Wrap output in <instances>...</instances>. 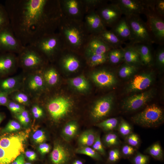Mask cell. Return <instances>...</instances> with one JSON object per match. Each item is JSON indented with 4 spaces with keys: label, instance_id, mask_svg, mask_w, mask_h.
<instances>
[{
    "label": "cell",
    "instance_id": "6da1fadb",
    "mask_svg": "<svg viewBox=\"0 0 164 164\" xmlns=\"http://www.w3.org/2000/svg\"><path fill=\"white\" fill-rule=\"evenodd\" d=\"M10 24L24 46L56 32L62 16L59 0H7Z\"/></svg>",
    "mask_w": 164,
    "mask_h": 164
},
{
    "label": "cell",
    "instance_id": "7a4b0ae2",
    "mask_svg": "<svg viewBox=\"0 0 164 164\" xmlns=\"http://www.w3.org/2000/svg\"><path fill=\"white\" fill-rule=\"evenodd\" d=\"M57 30L65 49L82 54L91 36L83 21L70 19L62 15Z\"/></svg>",
    "mask_w": 164,
    "mask_h": 164
},
{
    "label": "cell",
    "instance_id": "3957f363",
    "mask_svg": "<svg viewBox=\"0 0 164 164\" xmlns=\"http://www.w3.org/2000/svg\"><path fill=\"white\" fill-rule=\"evenodd\" d=\"M46 59L53 60L65 49L57 32L45 36L33 44Z\"/></svg>",
    "mask_w": 164,
    "mask_h": 164
},
{
    "label": "cell",
    "instance_id": "277c9868",
    "mask_svg": "<svg viewBox=\"0 0 164 164\" xmlns=\"http://www.w3.org/2000/svg\"><path fill=\"white\" fill-rule=\"evenodd\" d=\"M18 66L26 70H41L46 65V59L33 45L24 46L17 56Z\"/></svg>",
    "mask_w": 164,
    "mask_h": 164
},
{
    "label": "cell",
    "instance_id": "5b68a950",
    "mask_svg": "<svg viewBox=\"0 0 164 164\" xmlns=\"http://www.w3.org/2000/svg\"><path fill=\"white\" fill-rule=\"evenodd\" d=\"M132 120L136 124L144 127H156L164 122L163 111L156 104H152L134 116Z\"/></svg>",
    "mask_w": 164,
    "mask_h": 164
},
{
    "label": "cell",
    "instance_id": "8992f818",
    "mask_svg": "<svg viewBox=\"0 0 164 164\" xmlns=\"http://www.w3.org/2000/svg\"><path fill=\"white\" fill-rule=\"evenodd\" d=\"M126 18L131 31V44L151 45L155 43L146 23L139 16Z\"/></svg>",
    "mask_w": 164,
    "mask_h": 164
},
{
    "label": "cell",
    "instance_id": "52a82bcc",
    "mask_svg": "<svg viewBox=\"0 0 164 164\" xmlns=\"http://www.w3.org/2000/svg\"><path fill=\"white\" fill-rule=\"evenodd\" d=\"M24 46L15 36L10 24L0 29V53L19 54Z\"/></svg>",
    "mask_w": 164,
    "mask_h": 164
},
{
    "label": "cell",
    "instance_id": "ba28073f",
    "mask_svg": "<svg viewBox=\"0 0 164 164\" xmlns=\"http://www.w3.org/2000/svg\"><path fill=\"white\" fill-rule=\"evenodd\" d=\"M144 13L147 18L146 23L155 42L162 44L164 41L163 18L156 14L148 5Z\"/></svg>",
    "mask_w": 164,
    "mask_h": 164
},
{
    "label": "cell",
    "instance_id": "9c48e42d",
    "mask_svg": "<svg viewBox=\"0 0 164 164\" xmlns=\"http://www.w3.org/2000/svg\"><path fill=\"white\" fill-rule=\"evenodd\" d=\"M72 103L68 98L58 96L51 99L48 102L46 108L52 118L55 121L64 117L70 111Z\"/></svg>",
    "mask_w": 164,
    "mask_h": 164
},
{
    "label": "cell",
    "instance_id": "30bf717a",
    "mask_svg": "<svg viewBox=\"0 0 164 164\" xmlns=\"http://www.w3.org/2000/svg\"><path fill=\"white\" fill-rule=\"evenodd\" d=\"M62 15L68 19L83 21L86 14L83 0H59Z\"/></svg>",
    "mask_w": 164,
    "mask_h": 164
},
{
    "label": "cell",
    "instance_id": "8fae6325",
    "mask_svg": "<svg viewBox=\"0 0 164 164\" xmlns=\"http://www.w3.org/2000/svg\"><path fill=\"white\" fill-rule=\"evenodd\" d=\"M96 11L106 28L113 27L122 15L118 6L112 2L103 4Z\"/></svg>",
    "mask_w": 164,
    "mask_h": 164
},
{
    "label": "cell",
    "instance_id": "7c38bea8",
    "mask_svg": "<svg viewBox=\"0 0 164 164\" xmlns=\"http://www.w3.org/2000/svg\"><path fill=\"white\" fill-rule=\"evenodd\" d=\"M116 4L126 18L144 14L147 7L146 0H116L110 1Z\"/></svg>",
    "mask_w": 164,
    "mask_h": 164
},
{
    "label": "cell",
    "instance_id": "4fadbf2b",
    "mask_svg": "<svg viewBox=\"0 0 164 164\" xmlns=\"http://www.w3.org/2000/svg\"><path fill=\"white\" fill-rule=\"evenodd\" d=\"M155 91L152 89L138 94L133 95L125 99L122 109L126 111L137 110L145 106L154 96Z\"/></svg>",
    "mask_w": 164,
    "mask_h": 164
},
{
    "label": "cell",
    "instance_id": "5bb4252c",
    "mask_svg": "<svg viewBox=\"0 0 164 164\" xmlns=\"http://www.w3.org/2000/svg\"><path fill=\"white\" fill-rule=\"evenodd\" d=\"M41 70L31 71L25 81L26 89L30 95L35 97H38L44 90L45 87Z\"/></svg>",
    "mask_w": 164,
    "mask_h": 164
},
{
    "label": "cell",
    "instance_id": "9a60e30c",
    "mask_svg": "<svg viewBox=\"0 0 164 164\" xmlns=\"http://www.w3.org/2000/svg\"><path fill=\"white\" fill-rule=\"evenodd\" d=\"M26 135L23 132L0 138V147L9 151L20 154L23 151V143Z\"/></svg>",
    "mask_w": 164,
    "mask_h": 164
},
{
    "label": "cell",
    "instance_id": "2e32d148",
    "mask_svg": "<svg viewBox=\"0 0 164 164\" xmlns=\"http://www.w3.org/2000/svg\"><path fill=\"white\" fill-rule=\"evenodd\" d=\"M112 48L97 35H91L84 48L82 54L84 57L91 55L108 53Z\"/></svg>",
    "mask_w": 164,
    "mask_h": 164
},
{
    "label": "cell",
    "instance_id": "e0dca14e",
    "mask_svg": "<svg viewBox=\"0 0 164 164\" xmlns=\"http://www.w3.org/2000/svg\"><path fill=\"white\" fill-rule=\"evenodd\" d=\"M114 100V97L112 95L107 96L97 100L91 111L93 118L97 121L107 116L112 110Z\"/></svg>",
    "mask_w": 164,
    "mask_h": 164
},
{
    "label": "cell",
    "instance_id": "ac0fdd59",
    "mask_svg": "<svg viewBox=\"0 0 164 164\" xmlns=\"http://www.w3.org/2000/svg\"><path fill=\"white\" fill-rule=\"evenodd\" d=\"M79 53L65 49L60 55L59 64L65 70L73 72L80 67L81 62L77 55Z\"/></svg>",
    "mask_w": 164,
    "mask_h": 164
},
{
    "label": "cell",
    "instance_id": "d6986e66",
    "mask_svg": "<svg viewBox=\"0 0 164 164\" xmlns=\"http://www.w3.org/2000/svg\"><path fill=\"white\" fill-rule=\"evenodd\" d=\"M154 80L153 73L151 72L135 75L126 88L128 93L144 90L150 86Z\"/></svg>",
    "mask_w": 164,
    "mask_h": 164
},
{
    "label": "cell",
    "instance_id": "ffe728a7",
    "mask_svg": "<svg viewBox=\"0 0 164 164\" xmlns=\"http://www.w3.org/2000/svg\"><path fill=\"white\" fill-rule=\"evenodd\" d=\"M83 21L86 29L91 35H97L106 29L96 11L87 13Z\"/></svg>",
    "mask_w": 164,
    "mask_h": 164
},
{
    "label": "cell",
    "instance_id": "44dd1931",
    "mask_svg": "<svg viewBox=\"0 0 164 164\" xmlns=\"http://www.w3.org/2000/svg\"><path fill=\"white\" fill-rule=\"evenodd\" d=\"M18 66L17 57L14 53H0V78L12 72Z\"/></svg>",
    "mask_w": 164,
    "mask_h": 164
},
{
    "label": "cell",
    "instance_id": "7402d4cb",
    "mask_svg": "<svg viewBox=\"0 0 164 164\" xmlns=\"http://www.w3.org/2000/svg\"><path fill=\"white\" fill-rule=\"evenodd\" d=\"M50 158L53 164H69L72 159V155L65 145L57 143L54 145Z\"/></svg>",
    "mask_w": 164,
    "mask_h": 164
},
{
    "label": "cell",
    "instance_id": "603a6c76",
    "mask_svg": "<svg viewBox=\"0 0 164 164\" xmlns=\"http://www.w3.org/2000/svg\"><path fill=\"white\" fill-rule=\"evenodd\" d=\"M91 77L94 83L101 87L112 86L117 83L113 73L105 69L95 71L92 73Z\"/></svg>",
    "mask_w": 164,
    "mask_h": 164
},
{
    "label": "cell",
    "instance_id": "cb8c5ba5",
    "mask_svg": "<svg viewBox=\"0 0 164 164\" xmlns=\"http://www.w3.org/2000/svg\"><path fill=\"white\" fill-rule=\"evenodd\" d=\"M23 84L21 76H17L0 79V91L9 95L18 91Z\"/></svg>",
    "mask_w": 164,
    "mask_h": 164
},
{
    "label": "cell",
    "instance_id": "d4e9b609",
    "mask_svg": "<svg viewBox=\"0 0 164 164\" xmlns=\"http://www.w3.org/2000/svg\"><path fill=\"white\" fill-rule=\"evenodd\" d=\"M111 30L123 42L131 41L132 35L127 18L125 16L120 19L111 28Z\"/></svg>",
    "mask_w": 164,
    "mask_h": 164
},
{
    "label": "cell",
    "instance_id": "484cf974",
    "mask_svg": "<svg viewBox=\"0 0 164 164\" xmlns=\"http://www.w3.org/2000/svg\"><path fill=\"white\" fill-rule=\"evenodd\" d=\"M123 59L125 63L137 67L142 65L138 52L133 44L123 48Z\"/></svg>",
    "mask_w": 164,
    "mask_h": 164
},
{
    "label": "cell",
    "instance_id": "4316f807",
    "mask_svg": "<svg viewBox=\"0 0 164 164\" xmlns=\"http://www.w3.org/2000/svg\"><path fill=\"white\" fill-rule=\"evenodd\" d=\"M97 36L111 48L122 47V45L124 43L111 30L106 29Z\"/></svg>",
    "mask_w": 164,
    "mask_h": 164
},
{
    "label": "cell",
    "instance_id": "83f0119b",
    "mask_svg": "<svg viewBox=\"0 0 164 164\" xmlns=\"http://www.w3.org/2000/svg\"><path fill=\"white\" fill-rule=\"evenodd\" d=\"M133 44L138 52L142 65H151L153 58L149 45L141 43Z\"/></svg>",
    "mask_w": 164,
    "mask_h": 164
},
{
    "label": "cell",
    "instance_id": "f1b7e54d",
    "mask_svg": "<svg viewBox=\"0 0 164 164\" xmlns=\"http://www.w3.org/2000/svg\"><path fill=\"white\" fill-rule=\"evenodd\" d=\"M97 134L92 129L83 132L79 136L78 140L80 146H91L94 144Z\"/></svg>",
    "mask_w": 164,
    "mask_h": 164
},
{
    "label": "cell",
    "instance_id": "f546056e",
    "mask_svg": "<svg viewBox=\"0 0 164 164\" xmlns=\"http://www.w3.org/2000/svg\"><path fill=\"white\" fill-rule=\"evenodd\" d=\"M43 78L45 83L50 86L55 85L59 80V75L56 69L53 66L47 68L44 71Z\"/></svg>",
    "mask_w": 164,
    "mask_h": 164
},
{
    "label": "cell",
    "instance_id": "4dcf8cb0",
    "mask_svg": "<svg viewBox=\"0 0 164 164\" xmlns=\"http://www.w3.org/2000/svg\"><path fill=\"white\" fill-rule=\"evenodd\" d=\"M145 152L157 160L162 161L164 160L163 151L158 142L154 143L148 147L145 150Z\"/></svg>",
    "mask_w": 164,
    "mask_h": 164
},
{
    "label": "cell",
    "instance_id": "1f68e13d",
    "mask_svg": "<svg viewBox=\"0 0 164 164\" xmlns=\"http://www.w3.org/2000/svg\"><path fill=\"white\" fill-rule=\"evenodd\" d=\"M123 59V48L122 47L112 48L107 54V60L111 64L116 65Z\"/></svg>",
    "mask_w": 164,
    "mask_h": 164
},
{
    "label": "cell",
    "instance_id": "d6a6232c",
    "mask_svg": "<svg viewBox=\"0 0 164 164\" xmlns=\"http://www.w3.org/2000/svg\"><path fill=\"white\" fill-rule=\"evenodd\" d=\"M119 121L117 118H112L99 122L96 126L106 132L117 129Z\"/></svg>",
    "mask_w": 164,
    "mask_h": 164
},
{
    "label": "cell",
    "instance_id": "836d02e7",
    "mask_svg": "<svg viewBox=\"0 0 164 164\" xmlns=\"http://www.w3.org/2000/svg\"><path fill=\"white\" fill-rule=\"evenodd\" d=\"M107 54L108 53L103 55H91L84 58L88 65L93 67L106 62L107 61Z\"/></svg>",
    "mask_w": 164,
    "mask_h": 164
},
{
    "label": "cell",
    "instance_id": "e575fe53",
    "mask_svg": "<svg viewBox=\"0 0 164 164\" xmlns=\"http://www.w3.org/2000/svg\"><path fill=\"white\" fill-rule=\"evenodd\" d=\"M75 152L77 154L88 156L97 161H103L101 155L93 148L89 146H80L76 150Z\"/></svg>",
    "mask_w": 164,
    "mask_h": 164
},
{
    "label": "cell",
    "instance_id": "d590c367",
    "mask_svg": "<svg viewBox=\"0 0 164 164\" xmlns=\"http://www.w3.org/2000/svg\"><path fill=\"white\" fill-rule=\"evenodd\" d=\"M19 155L0 147V164H11Z\"/></svg>",
    "mask_w": 164,
    "mask_h": 164
},
{
    "label": "cell",
    "instance_id": "8d00e7d4",
    "mask_svg": "<svg viewBox=\"0 0 164 164\" xmlns=\"http://www.w3.org/2000/svg\"><path fill=\"white\" fill-rule=\"evenodd\" d=\"M78 128V125L76 122H70L64 126L62 130L63 135L66 139H70L76 135Z\"/></svg>",
    "mask_w": 164,
    "mask_h": 164
},
{
    "label": "cell",
    "instance_id": "74e56055",
    "mask_svg": "<svg viewBox=\"0 0 164 164\" xmlns=\"http://www.w3.org/2000/svg\"><path fill=\"white\" fill-rule=\"evenodd\" d=\"M106 146L108 147H117L121 144V141L118 135L113 132L106 134L103 139Z\"/></svg>",
    "mask_w": 164,
    "mask_h": 164
},
{
    "label": "cell",
    "instance_id": "f35d334b",
    "mask_svg": "<svg viewBox=\"0 0 164 164\" xmlns=\"http://www.w3.org/2000/svg\"><path fill=\"white\" fill-rule=\"evenodd\" d=\"M71 84L80 91H85L89 88V84L86 79L83 76L77 77L70 80Z\"/></svg>",
    "mask_w": 164,
    "mask_h": 164
},
{
    "label": "cell",
    "instance_id": "ab89813d",
    "mask_svg": "<svg viewBox=\"0 0 164 164\" xmlns=\"http://www.w3.org/2000/svg\"><path fill=\"white\" fill-rule=\"evenodd\" d=\"M148 6L157 15L163 18L164 16V0H147Z\"/></svg>",
    "mask_w": 164,
    "mask_h": 164
},
{
    "label": "cell",
    "instance_id": "60d3db41",
    "mask_svg": "<svg viewBox=\"0 0 164 164\" xmlns=\"http://www.w3.org/2000/svg\"><path fill=\"white\" fill-rule=\"evenodd\" d=\"M85 9L86 14L89 12L96 11L107 1L102 0H83Z\"/></svg>",
    "mask_w": 164,
    "mask_h": 164
},
{
    "label": "cell",
    "instance_id": "b9f144b4",
    "mask_svg": "<svg viewBox=\"0 0 164 164\" xmlns=\"http://www.w3.org/2000/svg\"><path fill=\"white\" fill-rule=\"evenodd\" d=\"M12 94L11 98L13 101L22 105L29 104L30 99L26 94L19 91Z\"/></svg>",
    "mask_w": 164,
    "mask_h": 164
},
{
    "label": "cell",
    "instance_id": "7bdbcfd3",
    "mask_svg": "<svg viewBox=\"0 0 164 164\" xmlns=\"http://www.w3.org/2000/svg\"><path fill=\"white\" fill-rule=\"evenodd\" d=\"M138 67L125 63L121 66L118 72L119 76L122 78H126L134 73Z\"/></svg>",
    "mask_w": 164,
    "mask_h": 164
},
{
    "label": "cell",
    "instance_id": "ee69618b",
    "mask_svg": "<svg viewBox=\"0 0 164 164\" xmlns=\"http://www.w3.org/2000/svg\"><path fill=\"white\" fill-rule=\"evenodd\" d=\"M117 130L120 135L125 137L132 132V126L123 119L119 121Z\"/></svg>",
    "mask_w": 164,
    "mask_h": 164
},
{
    "label": "cell",
    "instance_id": "f6af8a7d",
    "mask_svg": "<svg viewBox=\"0 0 164 164\" xmlns=\"http://www.w3.org/2000/svg\"><path fill=\"white\" fill-rule=\"evenodd\" d=\"M132 164H148L150 160L149 155H144L138 152L131 158Z\"/></svg>",
    "mask_w": 164,
    "mask_h": 164
},
{
    "label": "cell",
    "instance_id": "bcb514c9",
    "mask_svg": "<svg viewBox=\"0 0 164 164\" xmlns=\"http://www.w3.org/2000/svg\"><path fill=\"white\" fill-rule=\"evenodd\" d=\"M122 156L119 149L116 147L110 150L108 152L107 163L108 164H114L118 162Z\"/></svg>",
    "mask_w": 164,
    "mask_h": 164
},
{
    "label": "cell",
    "instance_id": "7dc6e473",
    "mask_svg": "<svg viewBox=\"0 0 164 164\" xmlns=\"http://www.w3.org/2000/svg\"><path fill=\"white\" fill-rule=\"evenodd\" d=\"M10 24L8 12L4 5L0 4V29Z\"/></svg>",
    "mask_w": 164,
    "mask_h": 164
},
{
    "label": "cell",
    "instance_id": "c3c4849f",
    "mask_svg": "<svg viewBox=\"0 0 164 164\" xmlns=\"http://www.w3.org/2000/svg\"><path fill=\"white\" fill-rule=\"evenodd\" d=\"M122 157L124 158L132 157L136 152V149L127 144L123 145L120 151Z\"/></svg>",
    "mask_w": 164,
    "mask_h": 164
},
{
    "label": "cell",
    "instance_id": "681fc988",
    "mask_svg": "<svg viewBox=\"0 0 164 164\" xmlns=\"http://www.w3.org/2000/svg\"><path fill=\"white\" fill-rule=\"evenodd\" d=\"M125 141L127 144L135 148L138 147L140 143L138 135L133 132L125 137Z\"/></svg>",
    "mask_w": 164,
    "mask_h": 164
},
{
    "label": "cell",
    "instance_id": "f907efd6",
    "mask_svg": "<svg viewBox=\"0 0 164 164\" xmlns=\"http://www.w3.org/2000/svg\"><path fill=\"white\" fill-rule=\"evenodd\" d=\"M6 106L11 111L15 114L20 113L25 110L22 105L13 101L9 100Z\"/></svg>",
    "mask_w": 164,
    "mask_h": 164
},
{
    "label": "cell",
    "instance_id": "816d5d0a",
    "mask_svg": "<svg viewBox=\"0 0 164 164\" xmlns=\"http://www.w3.org/2000/svg\"><path fill=\"white\" fill-rule=\"evenodd\" d=\"M92 146V148L101 155L104 156L105 155L106 152L101 142L99 135L97 134L95 141Z\"/></svg>",
    "mask_w": 164,
    "mask_h": 164
},
{
    "label": "cell",
    "instance_id": "f5cc1de1",
    "mask_svg": "<svg viewBox=\"0 0 164 164\" xmlns=\"http://www.w3.org/2000/svg\"><path fill=\"white\" fill-rule=\"evenodd\" d=\"M21 127L18 122L14 120H11L9 122L3 131L5 132H11L19 130Z\"/></svg>",
    "mask_w": 164,
    "mask_h": 164
},
{
    "label": "cell",
    "instance_id": "db71d44e",
    "mask_svg": "<svg viewBox=\"0 0 164 164\" xmlns=\"http://www.w3.org/2000/svg\"><path fill=\"white\" fill-rule=\"evenodd\" d=\"M16 118L23 125H28L30 121V117L28 111L25 109L20 113L15 114Z\"/></svg>",
    "mask_w": 164,
    "mask_h": 164
},
{
    "label": "cell",
    "instance_id": "11a10c76",
    "mask_svg": "<svg viewBox=\"0 0 164 164\" xmlns=\"http://www.w3.org/2000/svg\"><path fill=\"white\" fill-rule=\"evenodd\" d=\"M156 63L159 68L162 69L164 67V48L160 47L157 50L156 56Z\"/></svg>",
    "mask_w": 164,
    "mask_h": 164
},
{
    "label": "cell",
    "instance_id": "9f6ffc18",
    "mask_svg": "<svg viewBox=\"0 0 164 164\" xmlns=\"http://www.w3.org/2000/svg\"><path fill=\"white\" fill-rule=\"evenodd\" d=\"M32 137L33 141L37 144L43 143L46 139L44 132L41 130L36 131L33 134Z\"/></svg>",
    "mask_w": 164,
    "mask_h": 164
},
{
    "label": "cell",
    "instance_id": "6f0895ef",
    "mask_svg": "<svg viewBox=\"0 0 164 164\" xmlns=\"http://www.w3.org/2000/svg\"><path fill=\"white\" fill-rule=\"evenodd\" d=\"M32 113L34 118L38 119L41 118L43 114V109L39 105L35 104L33 105L31 109Z\"/></svg>",
    "mask_w": 164,
    "mask_h": 164
},
{
    "label": "cell",
    "instance_id": "680465c9",
    "mask_svg": "<svg viewBox=\"0 0 164 164\" xmlns=\"http://www.w3.org/2000/svg\"><path fill=\"white\" fill-rule=\"evenodd\" d=\"M38 149L40 153L43 155L50 152V145L48 144L43 142L39 144Z\"/></svg>",
    "mask_w": 164,
    "mask_h": 164
},
{
    "label": "cell",
    "instance_id": "91938a15",
    "mask_svg": "<svg viewBox=\"0 0 164 164\" xmlns=\"http://www.w3.org/2000/svg\"><path fill=\"white\" fill-rule=\"evenodd\" d=\"M9 95L6 93L0 91V106H6L9 101Z\"/></svg>",
    "mask_w": 164,
    "mask_h": 164
},
{
    "label": "cell",
    "instance_id": "94428289",
    "mask_svg": "<svg viewBox=\"0 0 164 164\" xmlns=\"http://www.w3.org/2000/svg\"><path fill=\"white\" fill-rule=\"evenodd\" d=\"M25 155L28 159L31 161H33L36 159V155L35 152L32 151H27L25 152Z\"/></svg>",
    "mask_w": 164,
    "mask_h": 164
},
{
    "label": "cell",
    "instance_id": "6125c7cd",
    "mask_svg": "<svg viewBox=\"0 0 164 164\" xmlns=\"http://www.w3.org/2000/svg\"><path fill=\"white\" fill-rule=\"evenodd\" d=\"M25 163V157L23 155L21 154L19 155L11 164H24Z\"/></svg>",
    "mask_w": 164,
    "mask_h": 164
},
{
    "label": "cell",
    "instance_id": "be15d7a7",
    "mask_svg": "<svg viewBox=\"0 0 164 164\" xmlns=\"http://www.w3.org/2000/svg\"><path fill=\"white\" fill-rule=\"evenodd\" d=\"M71 164H84V162L81 160L77 159L74 160Z\"/></svg>",
    "mask_w": 164,
    "mask_h": 164
},
{
    "label": "cell",
    "instance_id": "e7e4bbea",
    "mask_svg": "<svg viewBox=\"0 0 164 164\" xmlns=\"http://www.w3.org/2000/svg\"><path fill=\"white\" fill-rule=\"evenodd\" d=\"M3 118V116L0 114V124Z\"/></svg>",
    "mask_w": 164,
    "mask_h": 164
},
{
    "label": "cell",
    "instance_id": "03108f58",
    "mask_svg": "<svg viewBox=\"0 0 164 164\" xmlns=\"http://www.w3.org/2000/svg\"><path fill=\"white\" fill-rule=\"evenodd\" d=\"M24 164H32L29 162H26V163H24Z\"/></svg>",
    "mask_w": 164,
    "mask_h": 164
}]
</instances>
